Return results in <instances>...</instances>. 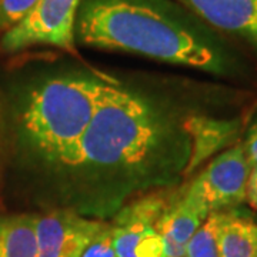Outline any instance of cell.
Returning <instances> with one entry per match:
<instances>
[{"label": "cell", "mask_w": 257, "mask_h": 257, "mask_svg": "<svg viewBox=\"0 0 257 257\" xmlns=\"http://www.w3.org/2000/svg\"><path fill=\"white\" fill-rule=\"evenodd\" d=\"M243 149H244V153H246V157H247L251 169L257 167V120L248 130Z\"/></svg>", "instance_id": "cell-17"}, {"label": "cell", "mask_w": 257, "mask_h": 257, "mask_svg": "<svg viewBox=\"0 0 257 257\" xmlns=\"http://www.w3.org/2000/svg\"><path fill=\"white\" fill-rule=\"evenodd\" d=\"M80 5L82 0H39L18 25L5 33L2 47L8 52H18L36 45H47L73 52Z\"/></svg>", "instance_id": "cell-4"}, {"label": "cell", "mask_w": 257, "mask_h": 257, "mask_svg": "<svg viewBox=\"0 0 257 257\" xmlns=\"http://www.w3.org/2000/svg\"><path fill=\"white\" fill-rule=\"evenodd\" d=\"M246 200L250 203V206L257 210V167H253L250 172L247 184V197Z\"/></svg>", "instance_id": "cell-18"}, {"label": "cell", "mask_w": 257, "mask_h": 257, "mask_svg": "<svg viewBox=\"0 0 257 257\" xmlns=\"http://www.w3.org/2000/svg\"><path fill=\"white\" fill-rule=\"evenodd\" d=\"M220 257H257V223L237 213H226L219 230Z\"/></svg>", "instance_id": "cell-11"}, {"label": "cell", "mask_w": 257, "mask_h": 257, "mask_svg": "<svg viewBox=\"0 0 257 257\" xmlns=\"http://www.w3.org/2000/svg\"><path fill=\"white\" fill-rule=\"evenodd\" d=\"M136 257H167L165 241L155 226L142 234L136 247Z\"/></svg>", "instance_id": "cell-16"}, {"label": "cell", "mask_w": 257, "mask_h": 257, "mask_svg": "<svg viewBox=\"0 0 257 257\" xmlns=\"http://www.w3.org/2000/svg\"><path fill=\"white\" fill-rule=\"evenodd\" d=\"M0 257H37L35 217L13 216L0 220Z\"/></svg>", "instance_id": "cell-12"}, {"label": "cell", "mask_w": 257, "mask_h": 257, "mask_svg": "<svg viewBox=\"0 0 257 257\" xmlns=\"http://www.w3.org/2000/svg\"><path fill=\"white\" fill-rule=\"evenodd\" d=\"M224 211H213L193 234L186 246L184 257H220L219 230Z\"/></svg>", "instance_id": "cell-13"}, {"label": "cell", "mask_w": 257, "mask_h": 257, "mask_svg": "<svg viewBox=\"0 0 257 257\" xmlns=\"http://www.w3.org/2000/svg\"><path fill=\"white\" fill-rule=\"evenodd\" d=\"M190 136L159 101L113 83L64 175L70 210L101 220L130 194L167 184L186 170Z\"/></svg>", "instance_id": "cell-1"}, {"label": "cell", "mask_w": 257, "mask_h": 257, "mask_svg": "<svg viewBox=\"0 0 257 257\" xmlns=\"http://www.w3.org/2000/svg\"><path fill=\"white\" fill-rule=\"evenodd\" d=\"M213 28L257 46V0H179Z\"/></svg>", "instance_id": "cell-7"}, {"label": "cell", "mask_w": 257, "mask_h": 257, "mask_svg": "<svg viewBox=\"0 0 257 257\" xmlns=\"http://www.w3.org/2000/svg\"><path fill=\"white\" fill-rule=\"evenodd\" d=\"M167 206L160 194H149L121 207L111 223L113 247L117 257H136V247L142 234L156 224Z\"/></svg>", "instance_id": "cell-9"}, {"label": "cell", "mask_w": 257, "mask_h": 257, "mask_svg": "<svg viewBox=\"0 0 257 257\" xmlns=\"http://www.w3.org/2000/svg\"><path fill=\"white\" fill-rule=\"evenodd\" d=\"M184 126L192 142L190 159L184 170L186 173H192L206 159L230 143L237 132V124L234 121L207 119L202 116H193Z\"/></svg>", "instance_id": "cell-10"}, {"label": "cell", "mask_w": 257, "mask_h": 257, "mask_svg": "<svg viewBox=\"0 0 257 257\" xmlns=\"http://www.w3.org/2000/svg\"><path fill=\"white\" fill-rule=\"evenodd\" d=\"M104 226L70 209L35 217L37 257H77Z\"/></svg>", "instance_id": "cell-6"}, {"label": "cell", "mask_w": 257, "mask_h": 257, "mask_svg": "<svg viewBox=\"0 0 257 257\" xmlns=\"http://www.w3.org/2000/svg\"><path fill=\"white\" fill-rule=\"evenodd\" d=\"M250 172L243 146L231 147L216 157L184 192L209 213L223 211L246 200Z\"/></svg>", "instance_id": "cell-5"}, {"label": "cell", "mask_w": 257, "mask_h": 257, "mask_svg": "<svg viewBox=\"0 0 257 257\" xmlns=\"http://www.w3.org/2000/svg\"><path fill=\"white\" fill-rule=\"evenodd\" d=\"M76 33L87 46L160 62L220 69V56L166 0H82Z\"/></svg>", "instance_id": "cell-2"}, {"label": "cell", "mask_w": 257, "mask_h": 257, "mask_svg": "<svg viewBox=\"0 0 257 257\" xmlns=\"http://www.w3.org/2000/svg\"><path fill=\"white\" fill-rule=\"evenodd\" d=\"M39 3V0H0V29L18 25Z\"/></svg>", "instance_id": "cell-14"}, {"label": "cell", "mask_w": 257, "mask_h": 257, "mask_svg": "<svg viewBox=\"0 0 257 257\" xmlns=\"http://www.w3.org/2000/svg\"><path fill=\"white\" fill-rule=\"evenodd\" d=\"M77 257H117L113 247V230L110 224L106 226L93 237Z\"/></svg>", "instance_id": "cell-15"}, {"label": "cell", "mask_w": 257, "mask_h": 257, "mask_svg": "<svg viewBox=\"0 0 257 257\" xmlns=\"http://www.w3.org/2000/svg\"><path fill=\"white\" fill-rule=\"evenodd\" d=\"M210 213L187 193L166 206L155 229L165 241L167 257H184L186 246Z\"/></svg>", "instance_id": "cell-8"}, {"label": "cell", "mask_w": 257, "mask_h": 257, "mask_svg": "<svg viewBox=\"0 0 257 257\" xmlns=\"http://www.w3.org/2000/svg\"><path fill=\"white\" fill-rule=\"evenodd\" d=\"M113 80L89 72H62L29 93L20 113L25 146L40 165L67 173L79 142Z\"/></svg>", "instance_id": "cell-3"}]
</instances>
